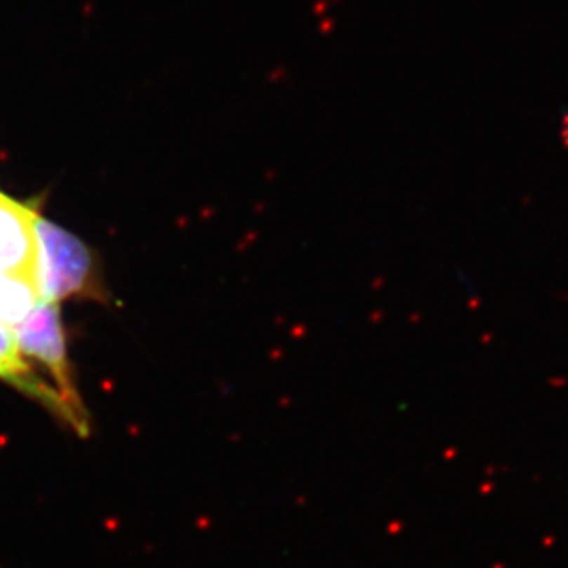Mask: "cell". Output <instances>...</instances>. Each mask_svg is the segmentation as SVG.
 Masks as SVG:
<instances>
[{"instance_id":"cell-2","label":"cell","mask_w":568,"mask_h":568,"mask_svg":"<svg viewBox=\"0 0 568 568\" xmlns=\"http://www.w3.org/2000/svg\"><path fill=\"white\" fill-rule=\"evenodd\" d=\"M13 335L22 357L37 359L48 368L58 383L59 394L79 418L88 419L79 392L74 383L67 352L63 318L59 303L37 300L25 318L13 326Z\"/></svg>"},{"instance_id":"cell-1","label":"cell","mask_w":568,"mask_h":568,"mask_svg":"<svg viewBox=\"0 0 568 568\" xmlns=\"http://www.w3.org/2000/svg\"><path fill=\"white\" fill-rule=\"evenodd\" d=\"M34 234L32 282L39 300L59 303L72 296L96 300L103 296L94 254L76 234L46 219L39 210L34 217Z\"/></svg>"},{"instance_id":"cell-3","label":"cell","mask_w":568,"mask_h":568,"mask_svg":"<svg viewBox=\"0 0 568 568\" xmlns=\"http://www.w3.org/2000/svg\"><path fill=\"white\" fill-rule=\"evenodd\" d=\"M37 210V206L15 201L0 192V276H19L32 282Z\"/></svg>"}]
</instances>
